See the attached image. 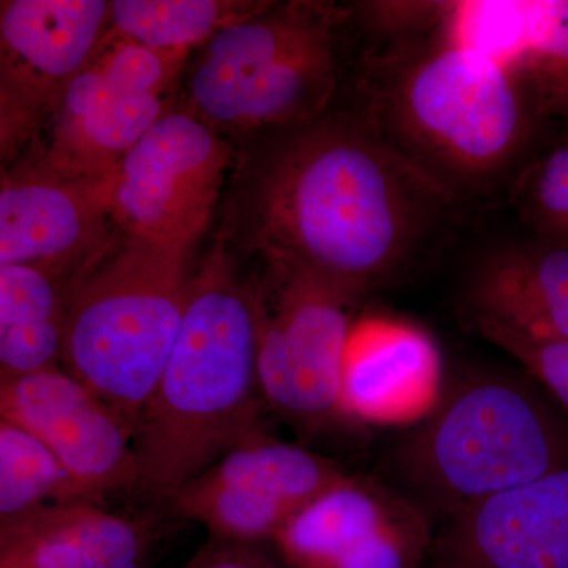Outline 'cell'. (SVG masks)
Segmentation results:
<instances>
[{
  "mask_svg": "<svg viewBox=\"0 0 568 568\" xmlns=\"http://www.w3.org/2000/svg\"><path fill=\"white\" fill-rule=\"evenodd\" d=\"M275 133L244 193L248 245L357 301L409 272L462 205L357 108Z\"/></svg>",
  "mask_w": 568,
  "mask_h": 568,
  "instance_id": "cell-1",
  "label": "cell"
},
{
  "mask_svg": "<svg viewBox=\"0 0 568 568\" xmlns=\"http://www.w3.org/2000/svg\"><path fill=\"white\" fill-rule=\"evenodd\" d=\"M436 10L422 2L416 14L369 32L355 108L407 163L463 201L511 181L540 119L517 74L448 40Z\"/></svg>",
  "mask_w": 568,
  "mask_h": 568,
  "instance_id": "cell-2",
  "label": "cell"
},
{
  "mask_svg": "<svg viewBox=\"0 0 568 568\" xmlns=\"http://www.w3.org/2000/svg\"><path fill=\"white\" fill-rule=\"evenodd\" d=\"M254 283L215 253L194 274L182 327L136 428L138 493L170 504L194 478L261 432Z\"/></svg>",
  "mask_w": 568,
  "mask_h": 568,
  "instance_id": "cell-3",
  "label": "cell"
},
{
  "mask_svg": "<svg viewBox=\"0 0 568 568\" xmlns=\"http://www.w3.org/2000/svg\"><path fill=\"white\" fill-rule=\"evenodd\" d=\"M566 466L568 417L525 369L447 381L390 458L394 487L439 525Z\"/></svg>",
  "mask_w": 568,
  "mask_h": 568,
  "instance_id": "cell-4",
  "label": "cell"
},
{
  "mask_svg": "<svg viewBox=\"0 0 568 568\" xmlns=\"http://www.w3.org/2000/svg\"><path fill=\"white\" fill-rule=\"evenodd\" d=\"M354 18L321 2L274 3L215 33L190 80L192 114L213 129L282 130L321 118L342 74Z\"/></svg>",
  "mask_w": 568,
  "mask_h": 568,
  "instance_id": "cell-5",
  "label": "cell"
},
{
  "mask_svg": "<svg viewBox=\"0 0 568 568\" xmlns=\"http://www.w3.org/2000/svg\"><path fill=\"white\" fill-rule=\"evenodd\" d=\"M189 253L126 239L71 286L62 366L136 428L192 295Z\"/></svg>",
  "mask_w": 568,
  "mask_h": 568,
  "instance_id": "cell-6",
  "label": "cell"
},
{
  "mask_svg": "<svg viewBox=\"0 0 568 568\" xmlns=\"http://www.w3.org/2000/svg\"><path fill=\"white\" fill-rule=\"evenodd\" d=\"M263 264L253 283L265 407L304 432L346 424L339 410V372L361 301L301 268Z\"/></svg>",
  "mask_w": 568,
  "mask_h": 568,
  "instance_id": "cell-7",
  "label": "cell"
},
{
  "mask_svg": "<svg viewBox=\"0 0 568 568\" xmlns=\"http://www.w3.org/2000/svg\"><path fill=\"white\" fill-rule=\"evenodd\" d=\"M230 164V148L190 111L166 112L112 171L91 183L130 241L192 252Z\"/></svg>",
  "mask_w": 568,
  "mask_h": 568,
  "instance_id": "cell-8",
  "label": "cell"
},
{
  "mask_svg": "<svg viewBox=\"0 0 568 568\" xmlns=\"http://www.w3.org/2000/svg\"><path fill=\"white\" fill-rule=\"evenodd\" d=\"M435 521L381 478L347 474L276 537L287 568H425Z\"/></svg>",
  "mask_w": 568,
  "mask_h": 568,
  "instance_id": "cell-9",
  "label": "cell"
},
{
  "mask_svg": "<svg viewBox=\"0 0 568 568\" xmlns=\"http://www.w3.org/2000/svg\"><path fill=\"white\" fill-rule=\"evenodd\" d=\"M0 417L39 437L93 503L138 491L133 426L63 366L0 381Z\"/></svg>",
  "mask_w": 568,
  "mask_h": 568,
  "instance_id": "cell-10",
  "label": "cell"
},
{
  "mask_svg": "<svg viewBox=\"0 0 568 568\" xmlns=\"http://www.w3.org/2000/svg\"><path fill=\"white\" fill-rule=\"evenodd\" d=\"M110 22L103 0H9L0 10L3 151L58 110L99 50Z\"/></svg>",
  "mask_w": 568,
  "mask_h": 568,
  "instance_id": "cell-11",
  "label": "cell"
},
{
  "mask_svg": "<svg viewBox=\"0 0 568 568\" xmlns=\"http://www.w3.org/2000/svg\"><path fill=\"white\" fill-rule=\"evenodd\" d=\"M446 384L439 346L420 324L384 313L355 317L339 372L346 424L413 428L432 414Z\"/></svg>",
  "mask_w": 568,
  "mask_h": 568,
  "instance_id": "cell-12",
  "label": "cell"
},
{
  "mask_svg": "<svg viewBox=\"0 0 568 568\" xmlns=\"http://www.w3.org/2000/svg\"><path fill=\"white\" fill-rule=\"evenodd\" d=\"M425 568H568V466L440 523Z\"/></svg>",
  "mask_w": 568,
  "mask_h": 568,
  "instance_id": "cell-13",
  "label": "cell"
},
{
  "mask_svg": "<svg viewBox=\"0 0 568 568\" xmlns=\"http://www.w3.org/2000/svg\"><path fill=\"white\" fill-rule=\"evenodd\" d=\"M110 222L91 183L67 181L43 166L3 175L0 265H29L74 282L104 250Z\"/></svg>",
  "mask_w": 568,
  "mask_h": 568,
  "instance_id": "cell-14",
  "label": "cell"
},
{
  "mask_svg": "<svg viewBox=\"0 0 568 568\" xmlns=\"http://www.w3.org/2000/svg\"><path fill=\"white\" fill-rule=\"evenodd\" d=\"M160 534L92 500L0 521V568H149Z\"/></svg>",
  "mask_w": 568,
  "mask_h": 568,
  "instance_id": "cell-15",
  "label": "cell"
},
{
  "mask_svg": "<svg viewBox=\"0 0 568 568\" xmlns=\"http://www.w3.org/2000/svg\"><path fill=\"white\" fill-rule=\"evenodd\" d=\"M162 97L115 81L92 59L63 93L40 166L67 181H99L166 114Z\"/></svg>",
  "mask_w": 568,
  "mask_h": 568,
  "instance_id": "cell-16",
  "label": "cell"
},
{
  "mask_svg": "<svg viewBox=\"0 0 568 568\" xmlns=\"http://www.w3.org/2000/svg\"><path fill=\"white\" fill-rule=\"evenodd\" d=\"M470 320L568 342V245L534 237L491 250L466 286Z\"/></svg>",
  "mask_w": 568,
  "mask_h": 568,
  "instance_id": "cell-17",
  "label": "cell"
},
{
  "mask_svg": "<svg viewBox=\"0 0 568 568\" xmlns=\"http://www.w3.org/2000/svg\"><path fill=\"white\" fill-rule=\"evenodd\" d=\"M347 474L349 470L335 459L301 444L284 443L261 429L193 481L233 491L291 521Z\"/></svg>",
  "mask_w": 568,
  "mask_h": 568,
  "instance_id": "cell-18",
  "label": "cell"
},
{
  "mask_svg": "<svg viewBox=\"0 0 568 568\" xmlns=\"http://www.w3.org/2000/svg\"><path fill=\"white\" fill-rule=\"evenodd\" d=\"M70 294L50 272L0 265V381L62 366Z\"/></svg>",
  "mask_w": 568,
  "mask_h": 568,
  "instance_id": "cell-19",
  "label": "cell"
},
{
  "mask_svg": "<svg viewBox=\"0 0 568 568\" xmlns=\"http://www.w3.org/2000/svg\"><path fill=\"white\" fill-rule=\"evenodd\" d=\"M256 7L216 0H114L111 32L151 50L186 55Z\"/></svg>",
  "mask_w": 568,
  "mask_h": 568,
  "instance_id": "cell-20",
  "label": "cell"
},
{
  "mask_svg": "<svg viewBox=\"0 0 568 568\" xmlns=\"http://www.w3.org/2000/svg\"><path fill=\"white\" fill-rule=\"evenodd\" d=\"M71 500L91 499L39 437L0 420V521Z\"/></svg>",
  "mask_w": 568,
  "mask_h": 568,
  "instance_id": "cell-21",
  "label": "cell"
},
{
  "mask_svg": "<svg viewBox=\"0 0 568 568\" xmlns=\"http://www.w3.org/2000/svg\"><path fill=\"white\" fill-rule=\"evenodd\" d=\"M514 73L540 121H568V0H529L528 33Z\"/></svg>",
  "mask_w": 568,
  "mask_h": 568,
  "instance_id": "cell-22",
  "label": "cell"
},
{
  "mask_svg": "<svg viewBox=\"0 0 568 568\" xmlns=\"http://www.w3.org/2000/svg\"><path fill=\"white\" fill-rule=\"evenodd\" d=\"M529 0L437 2L436 26L448 40L514 71L528 33Z\"/></svg>",
  "mask_w": 568,
  "mask_h": 568,
  "instance_id": "cell-23",
  "label": "cell"
},
{
  "mask_svg": "<svg viewBox=\"0 0 568 568\" xmlns=\"http://www.w3.org/2000/svg\"><path fill=\"white\" fill-rule=\"evenodd\" d=\"M508 197L536 237L568 245V140L523 164Z\"/></svg>",
  "mask_w": 568,
  "mask_h": 568,
  "instance_id": "cell-24",
  "label": "cell"
},
{
  "mask_svg": "<svg viewBox=\"0 0 568 568\" xmlns=\"http://www.w3.org/2000/svg\"><path fill=\"white\" fill-rule=\"evenodd\" d=\"M470 324L536 379L568 417V342L532 338L487 320H470Z\"/></svg>",
  "mask_w": 568,
  "mask_h": 568,
  "instance_id": "cell-25",
  "label": "cell"
},
{
  "mask_svg": "<svg viewBox=\"0 0 568 568\" xmlns=\"http://www.w3.org/2000/svg\"><path fill=\"white\" fill-rule=\"evenodd\" d=\"M183 568H287L272 547L211 538Z\"/></svg>",
  "mask_w": 568,
  "mask_h": 568,
  "instance_id": "cell-26",
  "label": "cell"
}]
</instances>
